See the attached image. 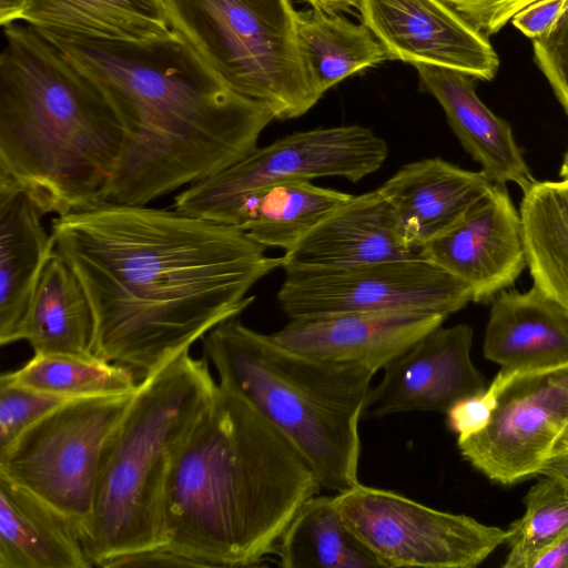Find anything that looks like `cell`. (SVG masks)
<instances>
[{
    "mask_svg": "<svg viewBox=\"0 0 568 568\" xmlns=\"http://www.w3.org/2000/svg\"><path fill=\"white\" fill-rule=\"evenodd\" d=\"M525 513L507 528L504 568H529L534 557L568 529V490L542 475L526 494Z\"/></svg>",
    "mask_w": 568,
    "mask_h": 568,
    "instance_id": "obj_30",
    "label": "cell"
},
{
    "mask_svg": "<svg viewBox=\"0 0 568 568\" xmlns=\"http://www.w3.org/2000/svg\"><path fill=\"white\" fill-rule=\"evenodd\" d=\"M519 213L534 285L568 313V181H537Z\"/></svg>",
    "mask_w": 568,
    "mask_h": 568,
    "instance_id": "obj_28",
    "label": "cell"
},
{
    "mask_svg": "<svg viewBox=\"0 0 568 568\" xmlns=\"http://www.w3.org/2000/svg\"><path fill=\"white\" fill-rule=\"evenodd\" d=\"M44 214L13 181L0 175V344L24 339L38 280L54 253Z\"/></svg>",
    "mask_w": 568,
    "mask_h": 568,
    "instance_id": "obj_20",
    "label": "cell"
},
{
    "mask_svg": "<svg viewBox=\"0 0 568 568\" xmlns=\"http://www.w3.org/2000/svg\"><path fill=\"white\" fill-rule=\"evenodd\" d=\"M518 373L501 368L487 388L458 400L447 410V425L457 435V442L488 426L503 390Z\"/></svg>",
    "mask_w": 568,
    "mask_h": 568,
    "instance_id": "obj_32",
    "label": "cell"
},
{
    "mask_svg": "<svg viewBox=\"0 0 568 568\" xmlns=\"http://www.w3.org/2000/svg\"><path fill=\"white\" fill-rule=\"evenodd\" d=\"M534 59L568 115V3L541 37L532 40Z\"/></svg>",
    "mask_w": 568,
    "mask_h": 568,
    "instance_id": "obj_33",
    "label": "cell"
},
{
    "mask_svg": "<svg viewBox=\"0 0 568 568\" xmlns=\"http://www.w3.org/2000/svg\"><path fill=\"white\" fill-rule=\"evenodd\" d=\"M1 376L12 384L64 398L126 394L139 386L126 366L62 355L34 354L22 367Z\"/></svg>",
    "mask_w": 568,
    "mask_h": 568,
    "instance_id": "obj_29",
    "label": "cell"
},
{
    "mask_svg": "<svg viewBox=\"0 0 568 568\" xmlns=\"http://www.w3.org/2000/svg\"><path fill=\"white\" fill-rule=\"evenodd\" d=\"M559 175H560V178L562 180H567L568 181V152L566 153V155L564 158Z\"/></svg>",
    "mask_w": 568,
    "mask_h": 568,
    "instance_id": "obj_41",
    "label": "cell"
},
{
    "mask_svg": "<svg viewBox=\"0 0 568 568\" xmlns=\"http://www.w3.org/2000/svg\"><path fill=\"white\" fill-rule=\"evenodd\" d=\"M21 20L105 40L144 41L172 31L161 0H28Z\"/></svg>",
    "mask_w": 568,
    "mask_h": 568,
    "instance_id": "obj_25",
    "label": "cell"
},
{
    "mask_svg": "<svg viewBox=\"0 0 568 568\" xmlns=\"http://www.w3.org/2000/svg\"><path fill=\"white\" fill-rule=\"evenodd\" d=\"M568 426V363L521 372L503 390L490 423L457 442L462 456L493 481L540 475Z\"/></svg>",
    "mask_w": 568,
    "mask_h": 568,
    "instance_id": "obj_12",
    "label": "cell"
},
{
    "mask_svg": "<svg viewBox=\"0 0 568 568\" xmlns=\"http://www.w3.org/2000/svg\"><path fill=\"white\" fill-rule=\"evenodd\" d=\"M529 568H568V529L541 549Z\"/></svg>",
    "mask_w": 568,
    "mask_h": 568,
    "instance_id": "obj_36",
    "label": "cell"
},
{
    "mask_svg": "<svg viewBox=\"0 0 568 568\" xmlns=\"http://www.w3.org/2000/svg\"><path fill=\"white\" fill-rule=\"evenodd\" d=\"M387 153L382 138L357 124L294 132L186 186L173 207L205 220L233 197L280 181L337 176L358 182L377 171Z\"/></svg>",
    "mask_w": 568,
    "mask_h": 568,
    "instance_id": "obj_11",
    "label": "cell"
},
{
    "mask_svg": "<svg viewBox=\"0 0 568 568\" xmlns=\"http://www.w3.org/2000/svg\"><path fill=\"white\" fill-rule=\"evenodd\" d=\"M134 393L63 402L0 449V475L65 516L85 541L102 453Z\"/></svg>",
    "mask_w": 568,
    "mask_h": 568,
    "instance_id": "obj_8",
    "label": "cell"
},
{
    "mask_svg": "<svg viewBox=\"0 0 568 568\" xmlns=\"http://www.w3.org/2000/svg\"><path fill=\"white\" fill-rule=\"evenodd\" d=\"M540 475L559 480L568 490V453L554 455L540 471Z\"/></svg>",
    "mask_w": 568,
    "mask_h": 568,
    "instance_id": "obj_37",
    "label": "cell"
},
{
    "mask_svg": "<svg viewBox=\"0 0 568 568\" xmlns=\"http://www.w3.org/2000/svg\"><path fill=\"white\" fill-rule=\"evenodd\" d=\"M94 333L89 298L73 270L54 251L36 285L24 339L34 354L92 359L98 358Z\"/></svg>",
    "mask_w": 568,
    "mask_h": 568,
    "instance_id": "obj_24",
    "label": "cell"
},
{
    "mask_svg": "<svg viewBox=\"0 0 568 568\" xmlns=\"http://www.w3.org/2000/svg\"><path fill=\"white\" fill-rule=\"evenodd\" d=\"M33 29L105 93L123 122L102 202L146 205L202 181L257 148L274 120L264 104L227 88L173 30L122 41Z\"/></svg>",
    "mask_w": 568,
    "mask_h": 568,
    "instance_id": "obj_2",
    "label": "cell"
},
{
    "mask_svg": "<svg viewBox=\"0 0 568 568\" xmlns=\"http://www.w3.org/2000/svg\"><path fill=\"white\" fill-rule=\"evenodd\" d=\"M333 500L384 568H474L507 540V529L361 483Z\"/></svg>",
    "mask_w": 568,
    "mask_h": 568,
    "instance_id": "obj_9",
    "label": "cell"
},
{
    "mask_svg": "<svg viewBox=\"0 0 568 568\" xmlns=\"http://www.w3.org/2000/svg\"><path fill=\"white\" fill-rule=\"evenodd\" d=\"M473 329L467 324L442 325L427 333L384 367L371 387L363 417L407 412L447 410L486 388L471 361Z\"/></svg>",
    "mask_w": 568,
    "mask_h": 568,
    "instance_id": "obj_14",
    "label": "cell"
},
{
    "mask_svg": "<svg viewBox=\"0 0 568 568\" xmlns=\"http://www.w3.org/2000/svg\"><path fill=\"white\" fill-rule=\"evenodd\" d=\"M190 349L148 375L104 446L84 546L93 566L166 545L165 491L174 459L216 389Z\"/></svg>",
    "mask_w": 568,
    "mask_h": 568,
    "instance_id": "obj_6",
    "label": "cell"
},
{
    "mask_svg": "<svg viewBox=\"0 0 568 568\" xmlns=\"http://www.w3.org/2000/svg\"><path fill=\"white\" fill-rule=\"evenodd\" d=\"M419 87L442 105L465 151L494 183L513 182L527 192L537 180L528 168L508 122L476 94L477 78L453 69L415 65Z\"/></svg>",
    "mask_w": 568,
    "mask_h": 568,
    "instance_id": "obj_19",
    "label": "cell"
},
{
    "mask_svg": "<svg viewBox=\"0 0 568 568\" xmlns=\"http://www.w3.org/2000/svg\"><path fill=\"white\" fill-rule=\"evenodd\" d=\"M446 317L420 311L343 313L290 320L271 336L296 353L377 373Z\"/></svg>",
    "mask_w": 568,
    "mask_h": 568,
    "instance_id": "obj_16",
    "label": "cell"
},
{
    "mask_svg": "<svg viewBox=\"0 0 568 568\" xmlns=\"http://www.w3.org/2000/svg\"><path fill=\"white\" fill-rule=\"evenodd\" d=\"M296 30L307 74L320 97L349 75L388 60L364 23L341 13L315 7L296 11Z\"/></svg>",
    "mask_w": 568,
    "mask_h": 568,
    "instance_id": "obj_27",
    "label": "cell"
},
{
    "mask_svg": "<svg viewBox=\"0 0 568 568\" xmlns=\"http://www.w3.org/2000/svg\"><path fill=\"white\" fill-rule=\"evenodd\" d=\"M284 271L277 302L290 320L395 311L448 316L473 302L467 284L424 257Z\"/></svg>",
    "mask_w": 568,
    "mask_h": 568,
    "instance_id": "obj_10",
    "label": "cell"
},
{
    "mask_svg": "<svg viewBox=\"0 0 568 568\" xmlns=\"http://www.w3.org/2000/svg\"><path fill=\"white\" fill-rule=\"evenodd\" d=\"M493 185L483 171L430 158L402 166L378 191L392 206L405 241L423 250L457 224Z\"/></svg>",
    "mask_w": 568,
    "mask_h": 568,
    "instance_id": "obj_18",
    "label": "cell"
},
{
    "mask_svg": "<svg viewBox=\"0 0 568 568\" xmlns=\"http://www.w3.org/2000/svg\"><path fill=\"white\" fill-rule=\"evenodd\" d=\"M93 567L80 530L0 475V568Z\"/></svg>",
    "mask_w": 568,
    "mask_h": 568,
    "instance_id": "obj_23",
    "label": "cell"
},
{
    "mask_svg": "<svg viewBox=\"0 0 568 568\" xmlns=\"http://www.w3.org/2000/svg\"><path fill=\"white\" fill-rule=\"evenodd\" d=\"M219 384L283 433L312 466L322 488L359 483V420L376 373L313 358L229 318L203 337Z\"/></svg>",
    "mask_w": 568,
    "mask_h": 568,
    "instance_id": "obj_5",
    "label": "cell"
},
{
    "mask_svg": "<svg viewBox=\"0 0 568 568\" xmlns=\"http://www.w3.org/2000/svg\"><path fill=\"white\" fill-rule=\"evenodd\" d=\"M275 552L283 568H384L348 527L333 496L308 498L281 535Z\"/></svg>",
    "mask_w": 568,
    "mask_h": 568,
    "instance_id": "obj_26",
    "label": "cell"
},
{
    "mask_svg": "<svg viewBox=\"0 0 568 568\" xmlns=\"http://www.w3.org/2000/svg\"><path fill=\"white\" fill-rule=\"evenodd\" d=\"M351 196L310 180H285L242 193L205 220L236 227L265 248L286 252Z\"/></svg>",
    "mask_w": 568,
    "mask_h": 568,
    "instance_id": "obj_22",
    "label": "cell"
},
{
    "mask_svg": "<svg viewBox=\"0 0 568 568\" xmlns=\"http://www.w3.org/2000/svg\"><path fill=\"white\" fill-rule=\"evenodd\" d=\"M358 11L388 60L458 70L478 80L497 74L487 37L443 0H359Z\"/></svg>",
    "mask_w": 568,
    "mask_h": 568,
    "instance_id": "obj_13",
    "label": "cell"
},
{
    "mask_svg": "<svg viewBox=\"0 0 568 568\" xmlns=\"http://www.w3.org/2000/svg\"><path fill=\"white\" fill-rule=\"evenodd\" d=\"M175 31L232 91L276 120L306 113L321 97L307 74L291 0H161Z\"/></svg>",
    "mask_w": 568,
    "mask_h": 568,
    "instance_id": "obj_7",
    "label": "cell"
},
{
    "mask_svg": "<svg viewBox=\"0 0 568 568\" xmlns=\"http://www.w3.org/2000/svg\"><path fill=\"white\" fill-rule=\"evenodd\" d=\"M486 37L497 33L516 13L538 0H443Z\"/></svg>",
    "mask_w": 568,
    "mask_h": 568,
    "instance_id": "obj_34",
    "label": "cell"
},
{
    "mask_svg": "<svg viewBox=\"0 0 568 568\" xmlns=\"http://www.w3.org/2000/svg\"><path fill=\"white\" fill-rule=\"evenodd\" d=\"M321 488L293 443L217 383L168 479L165 546L196 567L257 566Z\"/></svg>",
    "mask_w": 568,
    "mask_h": 568,
    "instance_id": "obj_3",
    "label": "cell"
},
{
    "mask_svg": "<svg viewBox=\"0 0 568 568\" xmlns=\"http://www.w3.org/2000/svg\"><path fill=\"white\" fill-rule=\"evenodd\" d=\"M68 399L12 384L0 376V449Z\"/></svg>",
    "mask_w": 568,
    "mask_h": 568,
    "instance_id": "obj_31",
    "label": "cell"
},
{
    "mask_svg": "<svg viewBox=\"0 0 568 568\" xmlns=\"http://www.w3.org/2000/svg\"><path fill=\"white\" fill-rule=\"evenodd\" d=\"M28 0H0V24L2 27L21 20Z\"/></svg>",
    "mask_w": 568,
    "mask_h": 568,
    "instance_id": "obj_38",
    "label": "cell"
},
{
    "mask_svg": "<svg viewBox=\"0 0 568 568\" xmlns=\"http://www.w3.org/2000/svg\"><path fill=\"white\" fill-rule=\"evenodd\" d=\"M423 257L409 245L378 189L352 195L282 256V267H344Z\"/></svg>",
    "mask_w": 568,
    "mask_h": 568,
    "instance_id": "obj_17",
    "label": "cell"
},
{
    "mask_svg": "<svg viewBox=\"0 0 568 568\" xmlns=\"http://www.w3.org/2000/svg\"><path fill=\"white\" fill-rule=\"evenodd\" d=\"M423 257L467 284L475 303L510 287L527 260L520 213L506 185L494 183L457 224L423 246Z\"/></svg>",
    "mask_w": 568,
    "mask_h": 568,
    "instance_id": "obj_15",
    "label": "cell"
},
{
    "mask_svg": "<svg viewBox=\"0 0 568 568\" xmlns=\"http://www.w3.org/2000/svg\"><path fill=\"white\" fill-rule=\"evenodd\" d=\"M312 7L318 8L326 13L351 12L352 8L358 10L359 0H308Z\"/></svg>",
    "mask_w": 568,
    "mask_h": 568,
    "instance_id": "obj_39",
    "label": "cell"
},
{
    "mask_svg": "<svg viewBox=\"0 0 568 568\" xmlns=\"http://www.w3.org/2000/svg\"><path fill=\"white\" fill-rule=\"evenodd\" d=\"M50 232L91 304L94 355L138 383L243 313L283 263L241 230L175 209L97 202L55 216Z\"/></svg>",
    "mask_w": 568,
    "mask_h": 568,
    "instance_id": "obj_1",
    "label": "cell"
},
{
    "mask_svg": "<svg viewBox=\"0 0 568 568\" xmlns=\"http://www.w3.org/2000/svg\"><path fill=\"white\" fill-rule=\"evenodd\" d=\"M562 453H568V426L562 432V434L557 443L556 450H555L554 455L562 454Z\"/></svg>",
    "mask_w": 568,
    "mask_h": 568,
    "instance_id": "obj_40",
    "label": "cell"
},
{
    "mask_svg": "<svg viewBox=\"0 0 568 568\" xmlns=\"http://www.w3.org/2000/svg\"><path fill=\"white\" fill-rule=\"evenodd\" d=\"M484 356L504 369L529 372L568 363V313L535 285L491 301Z\"/></svg>",
    "mask_w": 568,
    "mask_h": 568,
    "instance_id": "obj_21",
    "label": "cell"
},
{
    "mask_svg": "<svg viewBox=\"0 0 568 568\" xmlns=\"http://www.w3.org/2000/svg\"><path fill=\"white\" fill-rule=\"evenodd\" d=\"M568 0H538L511 19V23L526 37L536 39L545 34L565 10Z\"/></svg>",
    "mask_w": 568,
    "mask_h": 568,
    "instance_id": "obj_35",
    "label": "cell"
},
{
    "mask_svg": "<svg viewBox=\"0 0 568 568\" xmlns=\"http://www.w3.org/2000/svg\"><path fill=\"white\" fill-rule=\"evenodd\" d=\"M3 34L0 175L44 215L102 202L125 139L116 109L30 26L11 23Z\"/></svg>",
    "mask_w": 568,
    "mask_h": 568,
    "instance_id": "obj_4",
    "label": "cell"
}]
</instances>
